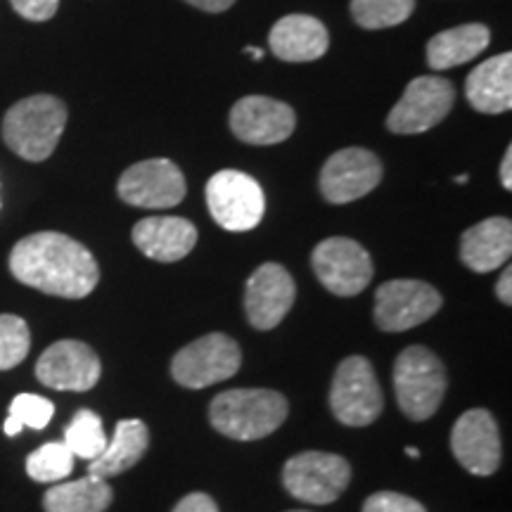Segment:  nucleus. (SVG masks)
Here are the masks:
<instances>
[{
	"instance_id": "obj_14",
	"label": "nucleus",
	"mask_w": 512,
	"mask_h": 512,
	"mask_svg": "<svg viewBox=\"0 0 512 512\" xmlns=\"http://www.w3.org/2000/svg\"><path fill=\"white\" fill-rule=\"evenodd\" d=\"M100 358L88 344L60 339L43 351L36 377L57 392H88L100 380Z\"/></svg>"
},
{
	"instance_id": "obj_19",
	"label": "nucleus",
	"mask_w": 512,
	"mask_h": 512,
	"mask_svg": "<svg viewBox=\"0 0 512 512\" xmlns=\"http://www.w3.org/2000/svg\"><path fill=\"white\" fill-rule=\"evenodd\" d=\"M271 53L283 62H313L328 53L330 34L311 15H287L275 22L268 36Z\"/></svg>"
},
{
	"instance_id": "obj_29",
	"label": "nucleus",
	"mask_w": 512,
	"mask_h": 512,
	"mask_svg": "<svg viewBox=\"0 0 512 512\" xmlns=\"http://www.w3.org/2000/svg\"><path fill=\"white\" fill-rule=\"evenodd\" d=\"M31 335L29 325L19 316L3 313L0 316V370L19 366L29 354Z\"/></svg>"
},
{
	"instance_id": "obj_35",
	"label": "nucleus",
	"mask_w": 512,
	"mask_h": 512,
	"mask_svg": "<svg viewBox=\"0 0 512 512\" xmlns=\"http://www.w3.org/2000/svg\"><path fill=\"white\" fill-rule=\"evenodd\" d=\"M501 183L505 190H512V147H508L501 162Z\"/></svg>"
},
{
	"instance_id": "obj_6",
	"label": "nucleus",
	"mask_w": 512,
	"mask_h": 512,
	"mask_svg": "<svg viewBox=\"0 0 512 512\" xmlns=\"http://www.w3.org/2000/svg\"><path fill=\"white\" fill-rule=\"evenodd\" d=\"M384 406L380 382L368 358L349 356L339 363L330 389V408L342 425L366 427Z\"/></svg>"
},
{
	"instance_id": "obj_36",
	"label": "nucleus",
	"mask_w": 512,
	"mask_h": 512,
	"mask_svg": "<svg viewBox=\"0 0 512 512\" xmlns=\"http://www.w3.org/2000/svg\"><path fill=\"white\" fill-rule=\"evenodd\" d=\"M245 53L252 57V60H264V50L261 48H245Z\"/></svg>"
},
{
	"instance_id": "obj_24",
	"label": "nucleus",
	"mask_w": 512,
	"mask_h": 512,
	"mask_svg": "<svg viewBox=\"0 0 512 512\" xmlns=\"http://www.w3.org/2000/svg\"><path fill=\"white\" fill-rule=\"evenodd\" d=\"M110 503L112 486L107 484V479L93 475L57 484L43 498L46 512H105Z\"/></svg>"
},
{
	"instance_id": "obj_27",
	"label": "nucleus",
	"mask_w": 512,
	"mask_h": 512,
	"mask_svg": "<svg viewBox=\"0 0 512 512\" xmlns=\"http://www.w3.org/2000/svg\"><path fill=\"white\" fill-rule=\"evenodd\" d=\"M74 456L64 441H50L36 448L34 453L27 458V472L34 482L41 484H55L72 475Z\"/></svg>"
},
{
	"instance_id": "obj_7",
	"label": "nucleus",
	"mask_w": 512,
	"mask_h": 512,
	"mask_svg": "<svg viewBox=\"0 0 512 512\" xmlns=\"http://www.w3.org/2000/svg\"><path fill=\"white\" fill-rule=\"evenodd\" d=\"M351 467L342 456L304 451L283 467V484L290 496L311 505L335 503L349 486Z\"/></svg>"
},
{
	"instance_id": "obj_4",
	"label": "nucleus",
	"mask_w": 512,
	"mask_h": 512,
	"mask_svg": "<svg viewBox=\"0 0 512 512\" xmlns=\"http://www.w3.org/2000/svg\"><path fill=\"white\" fill-rule=\"evenodd\" d=\"M394 389L403 415L411 420L432 418L446 394L444 363L425 347L403 349L394 366Z\"/></svg>"
},
{
	"instance_id": "obj_37",
	"label": "nucleus",
	"mask_w": 512,
	"mask_h": 512,
	"mask_svg": "<svg viewBox=\"0 0 512 512\" xmlns=\"http://www.w3.org/2000/svg\"><path fill=\"white\" fill-rule=\"evenodd\" d=\"M406 456H411L415 460V458H420V451L418 448H406Z\"/></svg>"
},
{
	"instance_id": "obj_30",
	"label": "nucleus",
	"mask_w": 512,
	"mask_h": 512,
	"mask_svg": "<svg viewBox=\"0 0 512 512\" xmlns=\"http://www.w3.org/2000/svg\"><path fill=\"white\" fill-rule=\"evenodd\" d=\"M363 512H427L425 505L396 491H377L363 503Z\"/></svg>"
},
{
	"instance_id": "obj_18",
	"label": "nucleus",
	"mask_w": 512,
	"mask_h": 512,
	"mask_svg": "<svg viewBox=\"0 0 512 512\" xmlns=\"http://www.w3.org/2000/svg\"><path fill=\"white\" fill-rule=\"evenodd\" d=\"M133 242L150 259L174 264L197 245V228L178 216H150L133 226Z\"/></svg>"
},
{
	"instance_id": "obj_28",
	"label": "nucleus",
	"mask_w": 512,
	"mask_h": 512,
	"mask_svg": "<svg viewBox=\"0 0 512 512\" xmlns=\"http://www.w3.org/2000/svg\"><path fill=\"white\" fill-rule=\"evenodd\" d=\"M55 406L48 399L38 394H17L10 403L8 420H5L3 430L8 437H17L24 427L31 430H43L48 427V422L53 420Z\"/></svg>"
},
{
	"instance_id": "obj_31",
	"label": "nucleus",
	"mask_w": 512,
	"mask_h": 512,
	"mask_svg": "<svg viewBox=\"0 0 512 512\" xmlns=\"http://www.w3.org/2000/svg\"><path fill=\"white\" fill-rule=\"evenodd\" d=\"M10 3L17 15L29 22H48L60 8V0H10Z\"/></svg>"
},
{
	"instance_id": "obj_17",
	"label": "nucleus",
	"mask_w": 512,
	"mask_h": 512,
	"mask_svg": "<svg viewBox=\"0 0 512 512\" xmlns=\"http://www.w3.org/2000/svg\"><path fill=\"white\" fill-rule=\"evenodd\" d=\"M297 287L280 264H264L252 273L245 290V311L256 330H273L290 313Z\"/></svg>"
},
{
	"instance_id": "obj_2",
	"label": "nucleus",
	"mask_w": 512,
	"mask_h": 512,
	"mask_svg": "<svg viewBox=\"0 0 512 512\" xmlns=\"http://www.w3.org/2000/svg\"><path fill=\"white\" fill-rule=\"evenodd\" d=\"M64 126L67 107L55 95H31L5 112L3 140L17 157L43 162L55 152Z\"/></svg>"
},
{
	"instance_id": "obj_9",
	"label": "nucleus",
	"mask_w": 512,
	"mask_h": 512,
	"mask_svg": "<svg viewBox=\"0 0 512 512\" xmlns=\"http://www.w3.org/2000/svg\"><path fill=\"white\" fill-rule=\"evenodd\" d=\"M456 102L453 83L441 76H420L403 91L387 117V128L399 136H415L441 124Z\"/></svg>"
},
{
	"instance_id": "obj_34",
	"label": "nucleus",
	"mask_w": 512,
	"mask_h": 512,
	"mask_svg": "<svg viewBox=\"0 0 512 512\" xmlns=\"http://www.w3.org/2000/svg\"><path fill=\"white\" fill-rule=\"evenodd\" d=\"M188 3L204 12H226L235 0H188Z\"/></svg>"
},
{
	"instance_id": "obj_22",
	"label": "nucleus",
	"mask_w": 512,
	"mask_h": 512,
	"mask_svg": "<svg viewBox=\"0 0 512 512\" xmlns=\"http://www.w3.org/2000/svg\"><path fill=\"white\" fill-rule=\"evenodd\" d=\"M147 444H150V432L143 420L117 422V430L112 439H107L105 451L88 465V475L107 479L131 470L145 456Z\"/></svg>"
},
{
	"instance_id": "obj_20",
	"label": "nucleus",
	"mask_w": 512,
	"mask_h": 512,
	"mask_svg": "<svg viewBox=\"0 0 512 512\" xmlns=\"http://www.w3.org/2000/svg\"><path fill=\"white\" fill-rule=\"evenodd\" d=\"M512 254V223L510 219H486L470 230H465L460 240V259L475 273H489L501 268Z\"/></svg>"
},
{
	"instance_id": "obj_8",
	"label": "nucleus",
	"mask_w": 512,
	"mask_h": 512,
	"mask_svg": "<svg viewBox=\"0 0 512 512\" xmlns=\"http://www.w3.org/2000/svg\"><path fill=\"white\" fill-rule=\"evenodd\" d=\"M240 366L242 354L238 342L223 332H211L178 351L171 363V373L183 387L204 389L233 377Z\"/></svg>"
},
{
	"instance_id": "obj_3",
	"label": "nucleus",
	"mask_w": 512,
	"mask_h": 512,
	"mask_svg": "<svg viewBox=\"0 0 512 512\" xmlns=\"http://www.w3.org/2000/svg\"><path fill=\"white\" fill-rule=\"evenodd\" d=\"M209 418L223 437L264 439L285 422L287 399L271 389H228L211 401Z\"/></svg>"
},
{
	"instance_id": "obj_5",
	"label": "nucleus",
	"mask_w": 512,
	"mask_h": 512,
	"mask_svg": "<svg viewBox=\"0 0 512 512\" xmlns=\"http://www.w3.org/2000/svg\"><path fill=\"white\" fill-rule=\"evenodd\" d=\"M207 207L211 219L221 228L230 233H245L264 219V190L245 171H219L207 183Z\"/></svg>"
},
{
	"instance_id": "obj_26",
	"label": "nucleus",
	"mask_w": 512,
	"mask_h": 512,
	"mask_svg": "<svg viewBox=\"0 0 512 512\" xmlns=\"http://www.w3.org/2000/svg\"><path fill=\"white\" fill-rule=\"evenodd\" d=\"M415 0H351V17L363 29H389L413 15Z\"/></svg>"
},
{
	"instance_id": "obj_25",
	"label": "nucleus",
	"mask_w": 512,
	"mask_h": 512,
	"mask_svg": "<svg viewBox=\"0 0 512 512\" xmlns=\"http://www.w3.org/2000/svg\"><path fill=\"white\" fill-rule=\"evenodd\" d=\"M64 446L72 451L74 458H83L88 463L98 458L107 446L105 427H102L98 413L88 411V408L76 413L67 430H64Z\"/></svg>"
},
{
	"instance_id": "obj_16",
	"label": "nucleus",
	"mask_w": 512,
	"mask_h": 512,
	"mask_svg": "<svg viewBox=\"0 0 512 512\" xmlns=\"http://www.w3.org/2000/svg\"><path fill=\"white\" fill-rule=\"evenodd\" d=\"M297 117L287 102L266 95H247L230 112V128L235 138L247 145H278L294 133Z\"/></svg>"
},
{
	"instance_id": "obj_33",
	"label": "nucleus",
	"mask_w": 512,
	"mask_h": 512,
	"mask_svg": "<svg viewBox=\"0 0 512 512\" xmlns=\"http://www.w3.org/2000/svg\"><path fill=\"white\" fill-rule=\"evenodd\" d=\"M496 294L505 306L512 304V268L510 266L503 268L501 280H498V285H496Z\"/></svg>"
},
{
	"instance_id": "obj_38",
	"label": "nucleus",
	"mask_w": 512,
	"mask_h": 512,
	"mask_svg": "<svg viewBox=\"0 0 512 512\" xmlns=\"http://www.w3.org/2000/svg\"><path fill=\"white\" fill-rule=\"evenodd\" d=\"M467 181H470V176H456V183H467Z\"/></svg>"
},
{
	"instance_id": "obj_15",
	"label": "nucleus",
	"mask_w": 512,
	"mask_h": 512,
	"mask_svg": "<svg viewBox=\"0 0 512 512\" xmlns=\"http://www.w3.org/2000/svg\"><path fill=\"white\" fill-rule=\"evenodd\" d=\"M451 448L467 472L477 477L494 475L501 465V434L494 415L484 408L460 415L451 432Z\"/></svg>"
},
{
	"instance_id": "obj_10",
	"label": "nucleus",
	"mask_w": 512,
	"mask_h": 512,
	"mask_svg": "<svg viewBox=\"0 0 512 512\" xmlns=\"http://www.w3.org/2000/svg\"><path fill=\"white\" fill-rule=\"evenodd\" d=\"M441 309V294L422 280H389L375 292V323L384 332L418 328Z\"/></svg>"
},
{
	"instance_id": "obj_21",
	"label": "nucleus",
	"mask_w": 512,
	"mask_h": 512,
	"mask_svg": "<svg viewBox=\"0 0 512 512\" xmlns=\"http://www.w3.org/2000/svg\"><path fill=\"white\" fill-rule=\"evenodd\" d=\"M467 102L482 114H503L512 107V55L501 53L484 60L467 76Z\"/></svg>"
},
{
	"instance_id": "obj_39",
	"label": "nucleus",
	"mask_w": 512,
	"mask_h": 512,
	"mask_svg": "<svg viewBox=\"0 0 512 512\" xmlns=\"http://www.w3.org/2000/svg\"><path fill=\"white\" fill-rule=\"evenodd\" d=\"M290 512H306V510H290Z\"/></svg>"
},
{
	"instance_id": "obj_12",
	"label": "nucleus",
	"mask_w": 512,
	"mask_h": 512,
	"mask_svg": "<svg viewBox=\"0 0 512 512\" xmlns=\"http://www.w3.org/2000/svg\"><path fill=\"white\" fill-rule=\"evenodd\" d=\"M117 190L131 207L169 209L185 197V178L171 159H145L121 174Z\"/></svg>"
},
{
	"instance_id": "obj_13",
	"label": "nucleus",
	"mask_w": 512,
	"mask_h": 512,
	"mask_svg": "<svg viewBox=\"0 0 512 512\" xmlns=\"http://www.w3.org/2000/svg\"><path fill=\"white\" fill-rule=\"evenodd\" d=\"M382 181V162L363 147H344L320 171V192L332 204H349L366 197Z\"/></svg>"
},
{
	"instance_id": "obj_11",
	"label": "nucleus",
	"mask_w": 512,
	"mask_h": 512,
	"mask_svg": "<svg viewBox=\"0 0 512 512\" xmlns=\"http://www.w3.org/2000/svg\"><path fill=\"white\" fill-rule=\"evenodd\" d=\"M313 271L318 280L337 297L361 294L373 280V261L358 242L349 238H328L313 249Z\"/></svg>"
},
{
	"instance_id": "obj_1",
	"label": "nucleus",
	"mask_w": 512,
	"mask_h": 512,
	"mask_svg": "<svg viewBox=\"0 0 512 512\" xmlns=\"http://www.w3.org/2000/svg\"><path fill=\"white\" fill-rule=\"evenodd\" d=\"M10 271L22 285L64 299H83L95 290L100 268L81 242L62 233H34L10 252Z\"/></svg>"
},
{
	"instance_id": "obj_23",
	"label": "nucleus",
	"mask_w": 512,
	"mask_h": 512,
	"mask_svg": "<svg viewBox=\"0 0 512 512\" xmlns=\"http://www.w3.org/2000/svg\"><path fill=\"white\" fill-rule=\"evenodd\" d=\"M491 34L484 24H463L441 31L427 43V64L434 72L460 67V64L475 60L489 46Z\"/></svg>"
},
{
	"instance_id": "obj_32",
	"label": "nucleus",
	"mask_w": 512,
	"mask_h": 512,
	"mask_svg": "<svg viewBox=\"0 0 512 512\" xmlns=\"http://www.w3.org/2000/svg\"><path fill=\"white\" fill-rule=\"evenodd\" d=\"M174 512H219V505L214 503L211 496L202 494V491H195V494L181 498V503L176 505Z\"/></svg>"
}]
</instances>
